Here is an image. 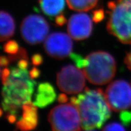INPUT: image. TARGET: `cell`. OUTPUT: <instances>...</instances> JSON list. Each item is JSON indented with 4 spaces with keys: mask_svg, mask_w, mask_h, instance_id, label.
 <instances>
[{
    "mask_svg": "<svg viewBox=\"0 0 131 131\" xmlns=\"http://www.w3.org/2000/svg\"><path fill=\"white\" fill-rule=\"evenodd\" d=\"M70 102L78 108L81 127L85 130L100 128L111 115L105 93L101 89L87 88L77 96L70 98Z\"/></svg>",
    "mask_w": 131,
    "mask_h": 131,
    "instance_id": "cell-1",
    "label": "cell"
},
{
    "mask_svg": "<svg viewBox=\"0 0 131 131\" xmlns=\"http://www.w3.org/2000/svg\"><path fill=\"white\" fill-rule=\"evenodd\" d=\"M35 85L27 69L12 68L2 90V107L7 115H18L24 103L31 100Z\"/></svg>",
    "mask_w": 131,
    "mask_h": 131,
    "instance_id": "cell-2",
    "label": "cell"
},
{
    "mask_svg": "<svg viewBox=\"0 0 131 131\" xmlns=\"http://www.w3.org/2000/svg\"><path fill=\"white\" fill-rule=\"evenodd\" d=\"M107 30L123 44H131V0H115L107 4Z\"/></svg>",
    "mask_w": 131,
    "mask_h": 131,
    "instance_id": "cell-3",
    "label": "cell"
},
{
    "mask_svg": "<svg viewBox=\"0 0 131 131\" xmlns=\"http://www.w3.org/2000/svg\"><path fill=\"white\" fill-rule=\"evenodd\" d=\"M86 59V64L83 70L90 83L103 85L110 82L114 77L117 65L111 54L104 51L94 52L89 54Z\"/></svg>",
    "mask_w": 131,
    "mask_h": 131,
    "instance_id": "cell-4",
    "label": "cell"
},
{
    "mask_svg": "<svg viewBox=\"0 0 131 131\" xmlns=\"http://www.w3.org/2000/svg\"><path fill=\"white\" fill-rule=\"evenodd\" d=\"M48 119L53 131H81L79 111L72 103L60 104L53 108Z\"/></svg>",
    "mask_w": 131,
    "mask_h": 131,
    "instance_id": "cell-5",
    "label": "cell"
},
{
    "mask_svg": "<svg viewBox=\"0 0 131 131\" xmlns=\"http://www.w3.org/2000/svg\"><path fill=\"white\" fill-rule=\"evenodd\" d=\"M49 32L48 23L39 15L27 16L21 23V36L29 45H35L41 43L47 37Z\"/></svg>",
    "mask_w": 131,
    "mask_h": 131,
    "instance_id": "cell-6",
    "label": "cell"
},
{
    "mask_svg": "<svg viewBox=\"0 0 131 131\" xmlns=\"http://www.w3.org/2000/svg\"><path fill=\"white\" fill-rule=\"evenodd\" d=\"M105 96L112 110L123 111L131 106V86L124 80H116L108 86Z\"/></svg>",
    "mask_w": 131,
    "mask_h": 131,
    "instance_id": "cell-7",
    "label": "cell"
},
{
    "mask_svg": "<svg viewBox=\"0 0 131 131\" xmlns=\"http://www.w3.org/2000/svg\"><path fill=\"white\" fill-rule=\"evenodd\" d=\"M85 75L74 66L63 67L57 73V83L59 89L69 94H78L85 86Z\"/></svg>",
    "mask_w": 131,
    "mask_h": 131,
    "instance_id": "cell-8",
    "label": "cell"
},
{
    "mask_svg": "<svg viewBox=\"0 0 131 131\" xmlns=\"http://www.w3.org/2000/svg\"><path fill=\"white\" fill-rule=\"evenodd\" d=\"M71 37L64 33L55 32L50 34L46 40L45 50L50 57L61 60L68 57L72 50L73 42Z\"/></svg>",
    "mask_w": 131,
    "mask_h": 131,
    "instance_id": "cell-9",
    "label": "cell"
},
{
    "mask_svg": "<svg viewBox=\"0 0 131 131\" xmlns=\"http://www.w3.org/2000/svg\"><path fill=\"white\" fill-rule=\"evenodd\" d=\"M68 31L71 38L75 40L88 38L92 31L91 17L84 13L72 15L69 19Z\"/></svg>",
    "mask_w": 131,
    "mask_h": 131,
    "instance_id": "cell-10",
    "label": "cell"
},
{
    "mask_svg": "<svg viewBox=\"0 0 131 131\" xmlns=\"http://www.w3.org/2000/svg\"><path fill=\"white\" fill-rule=\"evenodd\" d=\"M37 106L31 101L22 106V116L16 123V127L21 131H30L37 127L38 121Z\"/></svg>",
    "mask_w": 131,
    "mask_h": 131,
    "instance_id": "cell-11",
    "label": "cell"
},
{
    "mask_svg": "<svg viewBox=\"0 0 131 131\" xmlns=\"http://www.w3.org/2000/svg\"><path fill=\"white\" fill-rule=\"evenodd\" d=\"M57 95L53 86L49 83H42L37 88L34 104L37 107L43 108L55 101Z\"/></svg>",
    "mask_w": 131,
    "mask_h": 131,
    "instance_id": "cell-12",
    "label": "cell"
},
{
    "mask_svg": "<svg viewBox=\"0 0 131 131\" xmlns=\"http://www.w3.org/2000/svg\"><path fill=\"white\" fill-rule=\"evenodd\" d=\"M66 0H38L42 12L50 18L61 14L65 7Z\"/></svg>",
    "mask_w": 131,
    "mask_h": 131,
    "instance_id": "cell-13",
    "label": "cell"
},
{
    "mask_svg": "<svg viewBox=\"0 0 131 131\" xmlns=\"http://www.w3.org/2000/svg\"><path fill=\"white\" fill-rule=\"evenodd\" d=\"M1 22V41L8 40L14 34L15 30V23L14 18L7 12L1 11L0 14Z\"/></svg>",
    "mask_w": 131,
    "mask_h": 131,
    "instance_id": "cell-14",
    "label": "cell"
},
{
    "mask_svg": "<svg viewBox=\"0 0 131 131\" xmlns=\"http://www.w3.org/2000/svg\"><path fill=\"white\" fill-rule=\"evenodd\" d=\"M99 0H66L69 7L73 10L83 12L92 9Z\"/></svg>",
    "mask_w": 131,
    "mask_h": 131,
    "instance_id": "cell-15",
    "label": "cell"
},
{
    "mask_svg": "<svg viewBox=\"0 0 131 131\" xmlns=\"http://www.w3.org/2000/svg\"><path fill=\"white\" fill-rule=\"evenodd\" d=\"M4 51L6 53L14 55L17 53L19 50V46L16 41L11 40L6 42L4 46Z\"/></svg>",
    "mask_w": 131,
    "mask_h": 131,
    "instance_id": "cell-16",
    "label": "cell"
},
{
    "mask_svg": "<svg viewBox=\"0 0 131 131\" xmlns=\"http://www.w3.org/2000/svg\"><path fill=\"white\" fill-rule=\"evenodd\" d=\"M9 59L10 63H12L16 60H21V59H27L28 60V57L26 50L24 48H20L19 51L14 55H10V56L7 57Z\"/></svg>",
    "mask_w": 131,
    "mask_h": 131,
    "instance_id": "cell-17",
    "label": "cell"
},
{
    "mask_svg": "<svg viewBox=\"0 0 131 131\" xmlns=\"http://www.w3.org/2000/svg\"><path fill=\"white\" fill-rule=\"evenodd\" d=\"M70 57L74 61L77 67L80 69H83L86 64V58H83L81 55L77 53H71L70 54Z\"/></svg>",
    "mask_w": 131,
    "mask_h": 131,
    "instance_id": "cell-18",
    "label": "cell"
},
{
    "mask_svg": "<svg viewBox=\"0 0 131 131\" xmlns=\"http://www.w3.org/2000/svg\"><path fill=\"white\" fill-rule=\"evenodd\" d=\"M103 131H126V130L120 124L114 122L106 125L103 128Z\"/></svg>",
    "mask_w": 131,
    "mask_h": 131,
    "instance_id": "cell-19",
    "label": "cell"
},
{
    "mask_svg": "<svg viewBox=\"0 0 131 131\" xmlns=\"http://www.w3.org/2000/svg\"><path fill=\"white\" fill-rule=\"evenodd\" d=\"M104 17V10L103 9H98L93 12L92 19L95 23H98L103 20Z\"/></svg>",
    "mask_w": 131,
    "mask_h": 131,
    "instance_id": "cell-20",
    "label": "cell"
},
{
    "mask_svg": "<svg viewBox=\"0 0 131 131\" xmlns=\"http://www.w3.org/2000/svg\"><path fill=\"white\" fill-rule=\"evenodd\" d=\"M120 119L124 124H128L131 122V112L123 111L120 114Z\"/></svg>",
    "mask_w": 131,
    "mask_h": 131,
    "instance_id": "cell-21",
    "label": "cell"
},
{
    "mask_svg": "<svg viewBox=\"0 0 131 131\" xmlns=\"http://www.w3.org/2000/svg\"><path fill=\"white\" fill-rule=\"evenodd\" d=\"M32 62L33 64L35 66L40 65L43 62V58L40 54H35L32 57Z\"/></svg>",
    "mask_w": 131,
    "mask_h": 131,
    "instance_id": "cell-22",
    "label": "cell"
},
{
    "mask_svg": "<svg viewBox=\"0 0 131 131\" xmlns=\"http://www.w3.org/2000/svg\"><path fill=\"white\" fill-rule=\"evenodd\" d=\"M66 21H67V19L63 14L59 15L55 17V24L58 26H61L64 25V24L66 23Z\"/></svg>",
    "mask_w": 131,
    "mask_h": 131,
    "instance_id": "cell-23",
    "label": "cell"
},
{
    "mask_svg": "<svg viewBox=\"0 0 131 131\" xmlns=\"http://www.w3.org/2000/svg\"><path fill=\"white\" fill-rule=\"evenodd\" d=\"M10 73V70L7 68L3 69L1 70V78H2L3 84H5L6 81H7V78H9Z\"/></svg>",
    "mask_w": 131,
    "mask_h": 131,
    "instance_id": "cell-24",
    "label": "cell"
},
{
    "mask_svg": "<svg viewBox=\"0 0 131 131\" xmlns=\"http://www.w3.org/2000/svg\"><path fill=\"white\" fill-rule=\"evenodd\" d=\"M124 63L127 66V68L131 70V49L126 55L125 58H124Z\"/></svg>",
    "mask_w": 131,
    "mask_h": 131,
    "instance_id": "cell-25",
    "label": "cell"
},
{
    "mask_svg": "<svg viewBox=\"0 0 131 131\" xmlns=\"http://www.w3.org/2000/svg\"><path fill=\"white\" fill-rule=\"evenodd\" d=\"M29 73H30V75L31 78L32 79H34V78H38L40 75V70L38 69L37 68H34L32 70L29 72Z\"/></svg>",
    "mask_w": 131,
    "mask_h": 131,
    "instance_id": "cell-26",
    "label": "cell"
},
{
    "mask_svg": "<svg viewBox=\"0 0 131 131\" xmlns=\"http://www.w3.org/2000/svg\"><path fill=\"white\" fill-rule=\"evenodd\" d=\"M0 63H1V67L7 66L10 63V61L9 59L7 58V57H1V58H0Z\"/></svg>",
    "mask_w": 131,
    "mask_h": 131,
    "instance_id": "cell-27",
    "label": "cell"
},
{
    "mask_svg": "<svg viewBox=\"0 0 131 131\" xmlns=\"http://www.w3.org/2000/svg\"><path fill=\"white\" fill-rule=\"evenodd\" d=\"M68 100V96L64 94H61L58 97V101L60 103H65Z\"/></svg>",
    "mask_w": 131,
    "mask_h": 131,
    "instance_id": "cell-28",
    "label": "cell"
},
{
    "mask_svg": "<svg viewBox=\"0 0 131 131\" xmlns=\"http://www.w3.org/2000/svg\"><path fill=\"white\" fill-rule=\"evenodd\" d=\"M86 131H95V130H86Z\"/></svg>",
    "mask_w": 131,
    "mask_h": 131,
    "instance_id": "cell-29",
    "label": "cell"
}]
</instances>
